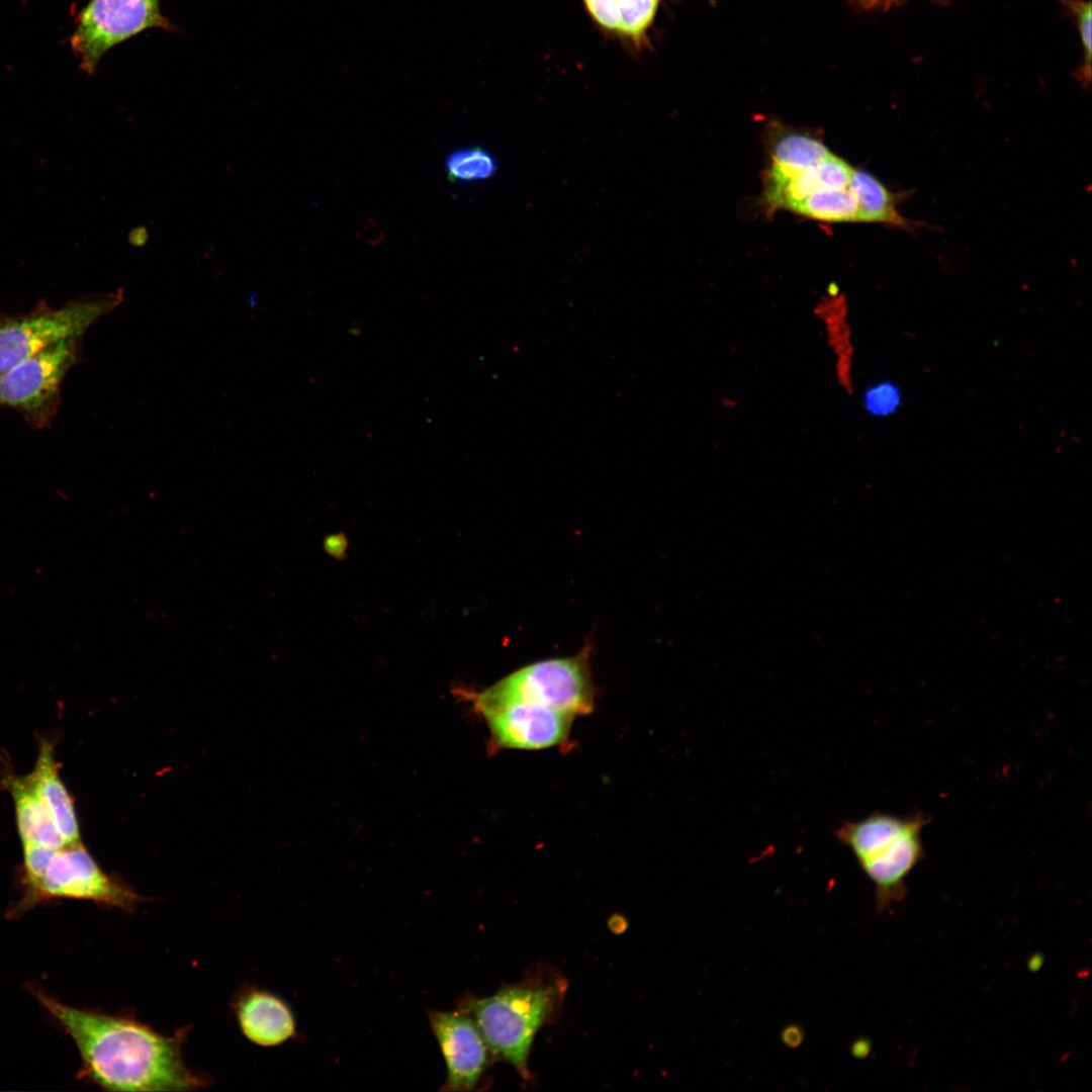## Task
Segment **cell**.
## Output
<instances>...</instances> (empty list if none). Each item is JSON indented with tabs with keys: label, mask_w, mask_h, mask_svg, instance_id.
Returning <instances> with one entry per match:
<instances>
[{
	"label": "cell",
	"mask_w": 1092,
	"mask_h": 1092,
	"mask_svg": "<svg viewBox=\"0 0 1092 1092\" xmlns=\"http://www.w3.org/2000/svg\"><path fill=\"white\" fill-rule=\"evenodd\" d=\"M39 1003L76 1043L80 1075L107 1091H192L209 1079L183 1057L188 1027L164 1034L129 1013L109 1014L63 1004L41 991Z\"/></svg>",
	"instance_id": "cell-1"
},
{
	"label": "cell",
	"mask_w": 1092,
	"mask_h": 1092,
	"mask_svg": "<svg viewBox=\"0 0 1092 1092\" xmlns=\"http://www.w3.org/2000/svg\"><path fill=\"white\" fill-rule=\"evenodd\" d=\"M930 818L922 811L904 816L875 811L846 820L834 830L875 886L878 910L888 911L907 893V879L925 858L922 831Z\"/></svg>",
	"instance_id": "cell-2"
},
{
	"label": "cell",
	"mask_w": 1092,
	"mask_h": 1092,
	"mask_svg": "<svg viewBox=\"0 0 1092 1092\" xmlns=\"http://www.w3.org/2000/svg\"><path fill=\"white\" fill-rule=\"evenodd\" d=\"M23 894L13 913L53 899H77L131 913L145 900L117 875L106 874L82 842L60 847L22 844Z\"/></svg>",
	"instance_id": "cell-3"
},
{
	"label": "cell",
	"mask_w": 1092,
	"mask_h": 1092,
	"mask_svg": "<svg viewBox=\"0 0 1092 1092\" xmlns=\"http://www.w3.org/2000/svg\"><path fill=\"white\" fill-rule=\"evenodd\" d=\"M562 994L558 982L528 981L487 997L466 996L458 1007L473 1017L492 1055L528 1078L535 1035L556 1012Z\"/></svg>",
	"instance_id": "cell-4"
},
{
	"label": "cell",
	"mask_w": 1092,
	"mask_h": 1092,
	"mask_svg": "<svg viewBox=\"0 0 1092 1092\" xmlns=\"http://www.w3.org/2000/svg\"><path fill=\"white\" fill-rule=\"evenodd\" d=\"M587 650L525 665L473 697L475 711L509 704L548 707L574 717L592 712L595 692Z\"/></svg>",
	"instance_id": "cell-5"
},
{
	"label": "cell",
	"mask_w": 1092,
	"mask_h": 1092,
	"mask_svg": "<svg viewBox=\"0 0 1092 1092\" xmlns=\"http://www.w3.org/2000/svg\"><path fill=\"white\" fill-rule=\"evenodd\" d=\"M123 300V290L90 296L58 309H41L0 323V375L58 342L79 339Z\"/></svg>",
	"instance_id": "cell-6"
},
{
	"label": "cell",
	"mask_w": 1092,
	"mask_h": 1092,
	"mask_svg": "<svg viewBox=\"0 0 1092 1092\" xmlns=\"http://www.w3.org/2000/svg\"><path fill=\"white\" fill-rule=\"evenodd\" d=\"M153 28L177 30L162 13L160 0H89L70 38L71 49L82 71L93 74L110 49Z\"/></svg>",
	"instance_id": "cell-7"
},
{
	"label": "cell",
	"mask_w": 1092,
	"mask_h": 1092,
	"mask_svg": "<svg viewBox=\"0 0 1092 1092\" xmlns=\"http://www.w3.org/2000/svg\"><path fill=\"white\" fill-rule=\"evenodd\" d=\"M77 341L44 348L0 375V403L40 418L54 403L61 382L77 361Z\"/></svg>",
	"instance_id": "cell-8"
},
{
	"label": "cell",
	"mask_w": 1092,
	"mask_h": 1092,
	"mask_svg": "<svg viewBox=\"0 0 1092 1092\" xmlns=\"http://www.w3.org/2000/svg\"><path fill=\"white\" fill-rule=\"evenodd\" d=\"M428 1018L447 1069L440 1090H475L492 1056L475 1020L460 1007L452 1011L431 1010Z\"/></svg>",
	"instance_id": "cell-9"
},
{
	"label": "cell",
	"mask_w": 1092,
	"mask_h": 1092,
	"mask_svg": "<svg viewBox=\"0 0 1092 1092\" xmlns=\"http://www.w3.org/2000/svg\"><path fill=\"white\" fill-rule=\"evenodd\" d=\"M499 748L538 750L564 744L574 716L539 705L509 704L476 711Z\"/></svg>",
	"instance_id": "cell-10"
},
{
	"label": "cell",
	"mask_w": 1092,
	"mask_h": 1092,
	"mask_svg": "<svg viewBox=\"0 0 1092 1092\" xmlns=\"http://www.w3.org/2000/svg\"><path fill=\"white\" fill-rule=\"evenodd\" d=\"M231 1007L242 1034L256 1045L278 1046L296 1035L290 1006L264 988L242 986L233 996Z\"/></svg>",
	"instance_id": "cell-11"
},
{
	"label": "cell",
	"mask_w": 1092,
	"mask_h": 1092,
	"mask_svg": "<svg viewBox=\"0 0 1092 1092\" xmlns=\"http://www.w3.org/2000/svg\"><path fill=\"white\" fill-rule=\"evenodd\" d=\"M25 778L48 809L66 843L81 842L74 800L60 777L52 741L40 740L33 768Z\"/></svg>",
	"instance_id": "cell-12"
},
{
	"label": "cell",
	"mask_w": 1092,
	"mask_h": 1092,
	"mask_svg": "<svg viewBox=\"0 0 1092 1092\" xmlns=\"http://www.w3.org/2000/svg\"><path fill=\"white\" fill-rule=\"evenodd\" d=\"M660 0H582L593 21L607 33L642 48Z\"/></svg>",
	"instance_id": "cell-13"
},
{
	"label": "cell",
	"mask_w": 1092,
	"mask_h": 1092,
	"mask_svg": "<svg viewBox=\"0 0 1092 1092\" xmlns=\"http://www.w3.org/2000/svg\"><path fill=\"white\" fill-rule=\"evenodd\" d=\"M2 784L13 800L17 831L22 844L35 843L54 847L67 844L25 776L6 774Z\"/></svg>",
	"instance_id": "cell-14"
},
{
	"label": "cell",
	"mask_w": 1092,
	"mask_h": 1092,
	"mask_svg": "<svg viewBox=\"0 0 1092 1092\" xmlns=\"http://www.w3.org/2000/svg\"><path fill=\"white\" fill-rule=\"evenodd\" d=\"M857 205V221L882 222L908 229L909 221L897 208L899 195L890 192L870 173L854 169L848 184Z\"/></svg>",
	"instance_id": "cell-15"
},
{
	"label": "cell",
	"mask_w": 1092,
	"mask_h": 1092,
	"mask_svg": "<svg viewBox=\"0 0 1092 1092\" xmlns=\"http://www.w3.org/2000/svg\"><path fill=\"white\" fill-rule=\"evenodd\" d=\"M771 164L791 170L809 167L829 153L817 138L793 129L772 128L768 134Z\"/></svg>",
	"instance_id": "cell-16"
},
{
	"label": "cell",
	"mask_w": 1092,
	"mask_h": 1092,
	"mask_svg": "<svg viewBox=\"0 0 1092 1092\" xmlns=\"http://www.w3.org/2000/svg\"><path fill=\"white\" fill-rule=\"evenodd\" d=\"M822 318L827 334V341L836 357L835 366L838 381L844 389L851 390V364L853 348L850 325L846 318V308L842 301L823 303L817 310Z\"/></svg>",
	"instance_id": "cell-17"
},
{
	"label": "cell",
	"mask_w": 1092,
	"mask_h": 1092,
	"mask_svg": "<svg viewBox=\"0 0 1092 1092\" xmlns=\"http://www.w3.org/2000/svg\"><path fill=\"white\" fill-rule=\"evenodd\" d=\"M795 212L824 221H857V205L849 188L818 190L795 208Z\"/></svg>",
	"instance_id": "cell-18"
},
{
	"label": "cell",
	"mask_w": 1092,
	"mask_h": 1092,
	"mask_svg": "<svg viewBox=\"0 0 1092 1092\" xmlns=\"http://www.w3.org/2000/svg\"><path fill=\"white\" fill-rule=\"evenodd\" d=\"M445 169L452 181H477L492 175L494 162L479 148L460 149L447 157Z\"/></svg>",
	"instance_id": "cell-19"
},
{
	"label": "cell",
	"mask_w": 1092,
	"mask_h": 1092,
	"mask_svg": "<svg viewBox=\"0 0 1092 1092\" xmlns=\"http://www.w3.org/2000/svg\"><path fill=\"white\" fill-rule=\"evenodd\" d=\"M861 403L869 415L886 418L899 410L902 403V392L895 382L882 380L863 391Z\"/></svg>",
	"instance_id": "cell-20"
},
{
	"label": "cell",
	"mask_w": 1092,
	"mask_h": 1092,
	"mask_svg": "<svg viewBox=\"0 0 1092 1092\" xmlns=\"http://www.w3.org/2000/svg\"><path fill=\"white\" fill-rule=\"evenodd\" d=\"M1077 18L1084 50L1083 74L1090 76L1091 64V3L1082 0H1063Z\"/></svg>",
	"instance_id": "cell-21"
},
{
	"label": "cell",
	"mask_w": 1092,
	"mask_h": 1092,
	"mask_svg": "<svg viewBox=\"0 0 1092 1092\" xmlns=\"http://www.w3.org/2000/svg\"><path fill=\"white\" fill-rule=\"evenodd\" d=\"M150 235L146 225H139L133 228L127 236L128 243L136 248H141L147 245Z\"/></svg>",
	"instance_id": "cell-22"
},
{
	"label": "cell",
	"mask_w": 1092,
	"mask_h": 1092,
	"mask_svg": "<svg viewBox=\"0 0 1092 1092\" xmlns=\"http://www.w3.org/2000/svg\"><path fill=\"white\" fill-rule=\"evenodd\" d=\"M801 1035L802 1034H801L799 1029L796 1031V1033H793L792 1029L788 1028V1029H786L784 1031L783 1037H784L785 1043L791 1044V1045L794 1046V1045H796V1044H798L800 1042Z\"/></svg>",
	"instance_id": "cell-23"
}]
</instances>
